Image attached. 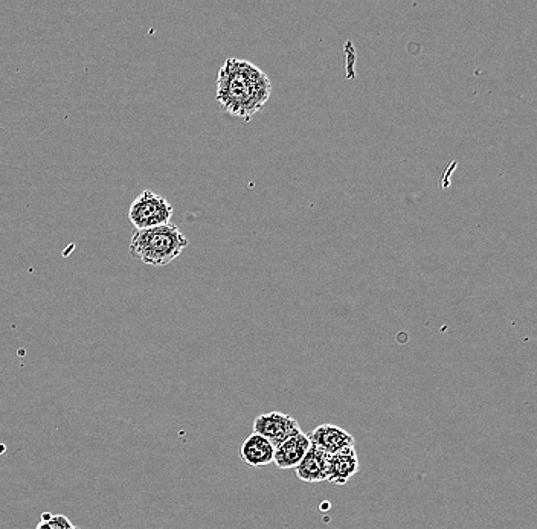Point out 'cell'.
<instances>
[{
  "instance_id": "7a4b0ae2",
  "label": "cell",
  "mask_w": 537,
  "mask_h": 529,
  "mask_svg": "<svg viewBox=\"0 0 537 529\" xmlns=\"http://www.w3.org/2000/svg\"><path fill=\"white\" fill-rule=\"evenodd\" d=\"M188 238L176 225H162L142 229L133 234L130 240V257L141 261L145 266L164 267L181 257L187 249Z\"/></svg>"
},
{
  "instance_id": "ba28073f",
  "label": "cell",
  "mask_w": 537,
  "mask_h": 529,
  "mask_svg": "<svg viewBox=\"0 0 537 529\" xmlns=\"http://www.w3.org/2000/svg\"><path fill=\"white\" fill-rule=\"evenodd\" d=\"M296 478L307 484H318L327 481L328 476V455L318 447L310 444L303 461L295 469Z\"/></svg>"
},
{
  "instance_id": "6da1fadb",
  "label": "cell",
  "mask_w": 537,
  "mask_h": 529,
  "mask_svg": "<svg viewBox=\"0 0 537 529\" xmlns=\"http://www.w3.org/2000/svg\"><path fill=\"white\" fill-rule=\"evenodd\" d=\"M272 83L251 61L228 58L217 77V101L223 112L249 121L267 103Z\"/></svg>"
},
{
  "instance_id": "5b68a950",
  "label": "cell",
  "mask_w": 537,
  "mask_h": 529,
  "mask_svg": "<svg viewBox=\"0 0 537 529\" xmlns=\"http://www.w3.org/2000/svg\"><path fill=\"white\" fill-rule=\"evenodd\" d=\"M309 440L312 446L318 447L327 455L341 452V450L350 449L356 444L353 435L348 433L342 427L335 424H321L313 432L309 433Z\"/></svg>"
},
{
  "instance_id": "8992f818",
  "label": "cell",
  "mask_w": 537,
  "mask_h": 529,
  "mask_svg": "<svg viewBox=\"0 0 537 529\" xmlns=\"http://www.w3.org/2000/svg\"><path fill=\"white\" fill-rule=\"evenodd\" d=\"M309 449V433H296L289 440L275 447L274 464L281 470L296 469Z\"/></svg>"
},
{
  "instance_id": "52a82bcc",
  "label": "cell",
  "mask_w": 537,
  "mask_h": 529,
  "mask_svg": "<svg viewBox=\"0 0 537 529\" xmlns=\"http://www.w3.org/2000/svg\"><path fill=\"white\" fill-rule=\"evenodd\" d=\"M357 472H359V456L354 447L328 455L327 481L332 482L333 485L342 487L353 476H356Z\"/></svg>"
},
{
  "instance_id": "8fae6325",
  "label": "cell",
  "mask_w": 537,
  "mask_h": 529,
  "mask_svg": "<svg viewBox=\"0 0 537 529\" xmlns=\"http://www.w3.org/2000/svg\"><path fill=\"white\" fill-rule=\"evenodd\" d=\"M71 529H77V528H71Z\"/></svg>"
},
{
  "instance_id": "277c9868",
  "label": "cell",
  "mask_w": 537,
  "mask_h": 529,
  "mask_svg": "<svg viewBox=\"0 0 537 529\" xmlns=\"http://www.w3.org/2000/svg\"><path fill=\"white\" fill-rule=\"evenodd\" d=\"M252 427H254V433L269 441L274 447L280 446L296 433L303 432L295 418L281 414V412L258 415Z\"/></svg>"
},
{
  "instance_id": "9c48e42d",
  "label": "cell",
  "mask_w": 537,
  "mask_h": 529,
  "mask_svg": "<svg viewBox=\"0 0 537 529\" xmlns=\"http://www.w3.org/2000/svg\"><path fill=\"white\" fill-rule=\"evenodd\" d=\"M275 447L252 432L240 447V458L249 467H266L274 462Z\"/></svg>"
},
{
  "instance_id": "3957f363",
  "label": "cell",
  "mask_w": 537,
  "mask_h": 529,
  "mask_svg": "<svg viewBox=\"0 0 537 529\" xmlns=\"http://www.w3.org/2000/svg\"><path fill=\"white\" fill-rule=\"evenodd\" d=\"M174 208L165 197L145 190L133 200L129 209V220L136 231L168 225L173 217Z\"/></svg>"
},
{
  "instance_id": "30bf717a",
  "label": "cell",
  "mask_w": 537,
  "mask_h": 529,
  "mask_svg": "<svg viewBox=\"0 0 537 529\" xmlns=\"http://www.w3.org/2000/svg\"><path fill=\"white\" fill-rule=\"evenodd\" d=\"M74 528L71 520L63 514L43 513L36 529H71Z\"/></svg>"
}]
</instances>
